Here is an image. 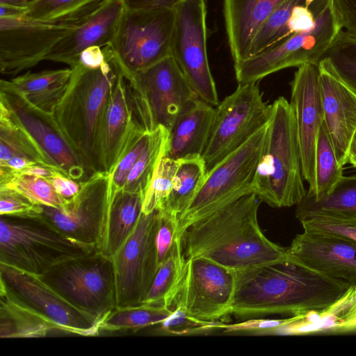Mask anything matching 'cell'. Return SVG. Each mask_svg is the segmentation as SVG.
Returning <instances> with one entry per match:
<instances>
[{
  "label": "cell",
  "instance_id": "cell-48",
  "mask_svg": "<svg viewBox=\"0 0 356 356\" xmlns=\"http://www.w3.org/2000/svg\"><path fill=\"white\" fill-rule=\"evenodd\" d=\"M342 29L356 38V0H332Z\"/></svg>",
  "mask_w": 356,
  "mask_h": 356
},
{
  "label": "cell",
  "instance_id": "cell-46",
  "mask_svg": "<svg viewBox=\"0 0 356 356\" xmlns=\"http://www.w3.org/2000/svg\"><path fill=\"white\" fill-rule=\"evenodd\" d=\"M178 218L161 209L156 243L158 262L166 257L177 233Z\"/></svg>",
  "mask_w": 356,
  "mask_h": 356
},
{
  "label": "cell",
  "instance_id": "cell-12",
  "mask_svg": "<svg viewBox=\"0 0 356 356\" xmlns=\"http://www.w3.org/2000/svg\"><path fill=\"white\" fill-rule=\"evenodd\" d=\"M90 14L60 21L37 19L25 13L0 17L1 74L15 76L45 60L53 48Z\"/></svg>",
  "mask_w": 356,
  "mask_h": 356
},
{
  "label": "cell",
  "instance_id": "cell-15",
  "mask_svg": "<svg viewBox=\"0 0 356 356\" xmlns=\"http://www.w3.org/2000/svg\"><path fill=\"white\" fill-rule=\"evenodd\" d=\"M110 202V175L95 172L81 182L80 191L59 208L41 205L39 214L57 229L97 248Z\"/></svg>",
  "mask_w": 356,
  "mask_h": 356
},
{
  "label": "cell",
  "instance_id": "cell-2",
  "mask_svg": "<svg viewBox=\"0 0 356 356\" xmlns=\"http://www.w3.org/2000/svg\"><path fill=\"white\" fill-rule=\"evenodd\" d=\"M350 285L292 261L257 266L236 272L231 314L300 315L329 306Z\"/></svg>",
  "mask_w": 356,
  "mask_h": 356
},
{
  "label": "cell",
  "instance_id": "cell-34",
  "mask_svg": "<svg viewBox=\"0 0 356 356\" xmlns=\"http://www.w3.org/2000/svg\"><path fill=\"white\" fill-rule=\"evenodd\" d=\"M322 211L356 216V175H343L331 192L319 200L305 195L296 205V217L300 221Z\"/></svg>",
  "mask_w": 356,
  "mask_h": 356
},
{
  "label": "cell",
  "instance_id": "cell-39",
  "mask_svg": "<svg viewBox=\"0 0 356 356\" xmlns=\"http://www.w3.org/2000/svg\"><path fill=\"white\" fill-rule=\"evenodd\" d=\"M106 0H36L25 15L37 19L60 21L84 17L101 6Z\"/></svg>",
  "mask_w": 356,
  "mask_h": 356
},
{
  "label": "cell",
  "instance_id": "cell-1",
  "mask_svg": "<svg viewBox=\"0 0 356 356\" xmlns=\"http://www.w3.org/2000/svg\"><path fill=\"white\" fill-rule=\"evenodd\" d=\"M261 202L252 193L189 225L181 234L185 258H204L235 272L290 261L286 248L272 242L260 228Z\"/></svg>",
  "mask_w": 356,
  "mask_h": 356
},
{
  "label": "cell",
  "instance_id": "cell-9",
  "mask_svg": "<svg viewBox=\"0 0 356 356\" xmlns=\"http://www.w3.org/2000/svg\"><path fill=\"white\" fill-rule=\"evenodd\" d=\"M175 19L173 9L124 10L108 46L125 76L171 55Z\"/></svg>",
  "mask_w": 356,
  "mask_h": 356
},
{
  "label": "cell",
  "instance_id": "cell-4",
  "mask_svg": "<svg viewBox=\"0 0 356 356\" xmlns=\"http://www.w3.org/2000/svg\"><path fill=\"white\" fill-rule=\"evenodd\" d=\"M303 179L294 113L290 102L280 97L270 104L253 193L273 207L297 205L307 191Z\"/></svg>",
  "mask_w": 356,
  "mask_h": 356
},
{
  "label": "cell",
  "instance_id": "cell-47",
  "mask_svg": "<svg viewBox=\"0 0 356 356\" xmlns=\"http://www.w3.org/2000/svg\"><path fill=\"white\" fill-rule=\"evenodd\" d=\"M295 319V316L284 319H250L241 323L225 324L221 329L225 332H250L259 334H268Z\"/></svg>",
  "mask_w": 356,
  "mask_h": 356
},
{
  "label": "cell",
  "instance_id": "cell-8",
  "mask_svg": "<svg viewBox=\"0 0 356 356\" xmlns=\"http://www.w3.org/2000/svg\"><path fill=\"white\" fill-rule=\"evenodd\" d=\"M125 77L136 118L147 132L159 126L169 131L177 117L198 98L171 55Z\"/></svg>",
  "mask_w": 356,
  "mask_h": 356
},
{
  "label": "cell",
  "instance_id": "cell-54",
  "mask_svg": "<svg viewBox=\"0 0 356 356\" xmlns=\"http://www.w3.org/2000/svg\"><path fill=\"white\" fill-rule=\"evenodd\" d=\"M348 163L351 164L353 167L356 168V159L350 161Z\"/></svg>",
  "mask_w": 356,
  "mask_h": 356
},
{
  "label": "cell",
  "instance_id": "cell-38",
  "mask_svg": "<svg viewBox=\"0 0 356 356\" xmlns=\"http://www.w3.org/2000/svg\"><path fill=\"white\" fill-rule=\"evenodd\" d=\"M0 187L15 191L40 205L59 208L67 201L48 179L37 176L0 171Z\"/></svg>",
  "mask_w": 356,
  "mask_h": 356
},
{
  "label": "cell",
  "instance_id": "cell-25",
  "mask_svg": "<svg viewBox=\"0 0 356 356\" xmlns=\"http://www.w3.org/2000/svg\"><path fill=\"white\" fill-rule=\"evenodd\" d=\"M216 108L197 98L176 118L170 129L165 154L181 160L202 156L206 147Z\"/></svg>",
  "mask_w": 356,
  "mask_h": 356
},
{
  "label": "cell",
  "instance_id": "cell-50",
  "mask_svg": "<svg viewBox=\"0 0 356 356\" xmlns=\"http://www.w3.org/2000/svg\"><path fill=\"white\" fill-rule=\"evenodd\" d=\"M48 180L57 193L65 200L74 197L81 188V182L75 181L62 172L56 173Z\"/></svg>",
  "mask_w": 356,
  "mask_h": 356
},
{
  "label": "cell",
  "instance_id": "cell-28",
  "mask_svg": "<svg viewBox=\"0 0 356 356\" xmlns=\"http://www.w3.org/2000/svg\"><path fill=\"white\" fill-rule=\"evenodd\" d=\"M71 74V67L28 71L8 80L1 79L0 85L18 92L40 110L52 113L67 90Z\"/></svg>",
  "mask_w": 356,
  "mask_h": 356
},
{
  "label": "cell",
  "instance_id": "cell-33",
  "mask_svg": "<svg viewBox=\"0 0 356 356\" xmlns=\"http://www.w3.org/2000/svg\"><path fill=\"white\" fill-rule=\"evenodd\" d=\"M343 176V166L339 163L324 120L320 127L315 150L314 185L307 195L319 200L333 189Z\"/></svg>",
  "mask_w": 356,
  "mask_h": 356
},
{
  "label": "cell",
  "instance_id": "cell-45",
  "mask_svg": "<svg viewBox=\"0 0 356 356\" xmlns=\"http://www.w3.org/2000/svg\"><path fill=\"white\" fill-rule=\"evenodd\" d=\"M41 211V205L15 191L0 187V215L37 216Z\"/></svg>",
  "mask_w": 356,
  "mask_h": 356
},
{
  "label": "cell",
  "instance_id": "cell-27",
  "mask_svg": "<svg viewBox=\"0 0 356 356\" xmlns=\"http://www.w3.org/2000/svg\"><path fill=\"white\" fill-rule=\"evenodd\" d=\"M145 195L120 190L110 193L102 238L97 251L111 258L134 230L140 217Z\"/></svg>",
  "mask_w": 356,
  "mask_h": 356
},
{
  "label": "cell",
  "instance_id": "cell-42",
  "mask_svg": "<svg viewBox=\"0 0 356 356\" xmlns=\"http://www.w3.org/2000/svg\"><path fill=\"white\" fill-rule=\"evenodd\" d=\"M304 230L323 231L346 236L356 242V216L322 211L300 220Z\"/></svg>",
  "mask_w": 356,
  "mask_h": 356
},
{
  "label": "cell",
  "instance_id": "cell-52",
  "mask_svg": "<svg viewBox=\"0 0 356 356\" xmlns=\"http://www.w3.org/2000/svg\"><path fill=\"white\" fill-rule=\"evenodd\" d=\"M36 0H0V4L26 9Z\"/></svg>",
  "mask_w": 356,
  "mask_h": 356
},
{
  "label": "cell",
  "instance_id": "cell-24",
  "mask_svg": "<svg viewBox=\"0 0 356 356\" xmlns=\"http://www.w3.org/2000/svg\"><path fill=\"white\" fill-rule=\"evenodd\" d=\"M286 0H224L223 15L234 65L249 57L257 32Z\"/></svg>",
  "mask_w": 356,
  "mask_h": 356
},
{
  "label": "cell",
  "instance_id": "cell-10",
  "mask_svg": "<svg viewBox=\"0 0 356 356\" xmlns=\"http://www.w3.org/2000/svg\"><path fill=\"white\" fill-rule=\"evenodd\" d=\"M341 29L331 0L310 29L294 33L234 64L238 83H257L268 75L287 67L318 63Z\"/></svg>",
  "mask_w": 356,
  "mask_h": 356
},
{
  "label": "cell",
  "instance_id": "cell-18",
  "mask_svg": "<svg viewBox=\"0 0 356 356\" xmlns=\"http://www.w3.org/2000/svg\"><path fill=\"white\" fill-rule=\"evenodd\" d=\"M0 103L10 110L65 175L79 182L92 175L60 130L52 113L40 110L18 92L2 85Z\"/></svg>",
  "mask_w": 356,
  "mask_h": 356
},
{
  "label": "cell",
  "instance_id": "cell-40",
  "mask_svg": "<svg viewBox=\"0 0 356 356\" xmlns=\"http://www.w3.org/2000/svg\"><path fill=\"white\" fill-rule=\"evenodd\" d=\"M301 0H286L261 26L253 38L249 57L291 35L289 21L293 8Z\"/></svg>",
  "mask_w": 356,
  "mask_h": 356
},
{
  "label": "cell",
  "instance_id": "cell-23",
  "mask_svg": "<svg viewBox=\"0 0 356 356\" xmlns=\"http://www.w3.org/2000/svg\"><path fill=\"white\" fill-rule=\"evenodd\" d=\"M124 10L119 0H106L62 39L45 60L64 63L72 68L78 64L80 54L85 49L110 45Z\"/></svg>",
  "mask_w": 356,
  "mask_h": 356
},
{
  "label": "cell",
  "instance_id": "cell-21",
  "mask_svg": "<svg viewBox=\"0 0 356 356\" xmlns=\"http://www.w3.org/2000/svg\"><path fill=\"white\" fill-rule=\"evenodd\" d=\"M318 63L298 66L291 82V102L300 145L302 172L309 188L314 185L315 150L324 115Z\"/></svg>",
  "mask_w": 356,
  "mask_h": 356
},
{
  "label": "cell",
  "instance_id": "cell-14",
  "mask_svg": "<svg viewBox=\"0 0 356 356\" xmlns=\"http://www.w3.org/2000/svg\"><path fill=\"white\" fill-rule=\"evenodd\" d=\"M161 209L145 214L124 243L111 257L116 307L138 305L145 298L159 268L156 238Z\"/></svg>",
  "mask_w": 356,
  "mask_h": 356
},
{
  "label": "cell",
  "instance_id": "cell-5",
  "mask_svg": "<svg viewBox=\"0 0 356 356\" xmlns=\"http://www.w3.org/2000/svg\"><path fill=\"white\" fill-rule=\"evenodd\" d=\"M96 247L65 235L39 215H1L0 264L40 275L70 258Z\"/></svg>",
  "mask_w": 356,
  "mask_h": 356
},
{
  "label": "cell",
  "instance_id": "cell-3",
  "mask_svg": "<svg viewBox=\"0 0 356 356\" xmlns=\"http://www.w3.org/2000/svg\"><path fill=\"white\" fill-rule=\"evenodd\" d=\"M103 48L106 60L99 67L89 68L78 63L72 68L67 90L52 112L91 175L99 172V130L104 106L120 73L109 46Z\"/></svg>",
  "mask_w": 356,
  "mask_h": 356
},
{
  "label": "cell",
  "instance_id": "cell-49",
  "mask_svg": "<svg viewBox=\"0 0 356 356\" xmlns=\"http://www.w3.org/2000/svg\"><path fill=\"white\" fill-rule=\"evenodd\" d=\"M124 10L130 11L173 9L181 0H119Z\"/></svg>",
  "mask_w": 356,
  "mask_h": 356
},
{
  "label": "cell",
  "instance_id": "cell-53",
  "mask_svg": "<svg viewBox=\"0 0 356 356\" xmlns=\"http://www.w3.org/2000/svg\"><path fill=\"white\" fill-rule=\"evenodd\" d=\"M356 159V129L353 135L348 153V163L350 161Z\"/></svg>",
  "mask_w": 356,
  "mask_h": 356
},
{
  "label": "cell",
  "instance_id": "cell-13",
  "mask_svg": "<svg viewBox=\"0 0 356 356\" xmlns=\"http://www.w3.org/2000/svg\"><path fill=\"white\" fill-rule=\"evenodd\" d=\"M175 11L171 56L197 97L216 106L218 95L207 47L206 0H181Z\"/></svg>",
  "mask_w": 356,
  "mask_h": 356
},
{
  "label": "cell",
  "instance_id": "cell-35",
  "mask_svg": "<svg viewBox=\"0 0 356 356\" xmlns=\"http://www.w3.org/2000/svg\"><path fill=\"white\" fill-rule=\"evenodd\" d=\"M168 134V130L162 126L151 132L147 147L130 171L122 190L145 195L159 161L166 151Z\"/></svg>",
  "mask_w": 356,
  "mask_h": 356
},
{
  "label": "cell",
  "instance_id": "cell-30",
  "mask_svg": "<svg viewBox=\"0 0 356 356\" xmlns=\"http://www.w3.org/2000/svg\"><path fill=\"white\" fill-rule=\"evenodd\" d=\"M185 264L181 235L177 234L169 253L159 264L152 286L141 304L171 309L181 286Z\"/></svg>",
  "mask_w": 356,
  "mask_h": 356
},
{
  "label": "cell",
  "instance_id": "cell-37",
  "mask_svg": "<svg viewBox=\"0 0 356 356\" xmlns=\"http://www.w3.org/2000/svg\"><path fill=\"white\" fill-rule=\"evenodd\" d=\"M356 95V38L341 29L321 59Z\"/></svg>",
  "mask_w": 356,
  "mask_h": 356
},
{
  "label": "cell",
  "instance_id": "cell-29",
  "mask_svg": "<svg viewBox=\"0 0 356 356\" xmlns=\"http://www.w3.org/2000/svg\"><path fill=\"white\" fill-rule=\"evenodd\" d=\"M62 332L53 322L0 285V337L35 338Z\"/></svg>",
  "mask_w": 356,
  "mask_h": 356
},
{
  "label": "cell",
  "instance_id": "cell-44",
  "mask_svg": "<svg viewBox=\"0 0 356 356\" xmlns=\"http://www.w3.org/2000/svg\"><path fill=\"white\" fill-rule=\"evenodd\" d=\"M151 132L145 133L123 154L113 170L109 173L110 193H114L123 188L130 171L147 147Z\"/></svg>",
  "mask_w": 356,
  "mask_h": 356
},
{
  "label": "cell",
  "instance_id": "cell-31",
  "mask_svg": "<svg viewBox=\"0 0 356 356\" xmlns=\"http://www.w3.org/2000/svg\"><path fill=\"white\" fill-rule=\"evenodd\" d=\"M13 156L58 168L10 110L0 103V163Z\"/></svg>",
  "mask_w": 356,
  "mask_h": 356
},
{
  "label": "cell",
  "instance_id": "cell-32",
  "mask_svg": "<svg viewBox=\"0 0 356 356\" xmlns=\"http://www.w3.org/2000/svg\"><path fill=\"white\" fill-rule=\"evenodd\" d=\"M178 161L172 191L161 209L177 218L192 202L207 177L205 163L202 156Z\"/></svg>",
  "mask_w": 356,
  "mask_h": 356
},
{
  "label": "cell",
  "instance_id": "cell-17",
  "mask_svg": "<svg viewBox=\"0 0 356 356\" xmlns=\"http://www.w3.org/2000/svg\"><path fill=\"white\" fill-rule=\"evenodd\" d=\"M0 285L56 324L64 333L96 336L100 325L52 289L38 275L0 264Z\"/></svg>",
  "mask_w": 356,
  "mask_h": 356
},
{
  "label": "cell",
  "instance_id": "cell-43",
  "mask_svg": "<svg viewBox=\"0 0 356 356\" xmlns=\"http://www.w3.org/2000/svg\"><path fill=\"white\" fill-rule=\"evenodd\" d=\"M223 324L218 321H204L187 314L177 306L171 314L161 323L159 331L172 335H184L204 332L213 329H221Z\"/></svg>",
  "mask_w": 356,
  "mask_h": 356
},
{
  "label": "cell",
  "instance_id": "cell-51",
  "mask_svg": "<svg viewBox=\"0 0 356 356\" xmlns=\"http://www.w3.org/2000/svg\"><path fill=\"white\" fill-rule=\"evenodd\" d=\"M106 60V56L104 48L94 46L81 53L78 63L89 68H97L101 66Z\"/></svg>",
  "mask_w": 356,
  "mask_h": 356
},
{
  "label": "cell",
  "instance_id": "cell-26",
  "mask_svg": "<svg viewBox=\"0 0 356 356\" xmlns=\"http://www.w3.org/2000/svg\"><path fill=\"white\" fill-rule=\"evenodd\" d=\"M356 331V284L329 306L319 310L295 316V319L270 334L300 335L341 334Z\"/></svg>",
  "mask_w": 356,
  "mask_h": 356
},
{
  "label": "cell",
  "instance_id": "cell-16",
  "mask_svg": "<svg viewBox=\"0 0 356 356\" xmlns=\"http://www.w3.org/2000/svg\"><path fill=\"white\" fill-rule=\"evenodd\" d=\"M235 284V271L204 258L186 259L174 304L196 318L218 321L231 314Z\"/></svg>",
  "mask_w": 356,
  "mask_h": 356
},
{
  "label": "cell",
  "instance_id": "cell-20",
  "mask_svg": "<svg viewBox=\"0 0 356 356\" xmlns=\"http://www.w3.org/2000/svg\"><path fill=\"white\" fill-rule=\"evenodd\" d=\"M290 261L356 284V242L341 235L304 230L286 248Z\"/></svg>",
  "mask_w": 356,
  "mask_h": 356
},
{
  "label": "cell",
  "instance_id": "cell-11",
  "mask_svg": "<svg viewBox=\"0 0 356 356\" xmlns=\"http://www.w3.org/2000/svg\"><path fill=\"white\" fill-rule=\"evenodd\" d=\"M216 108L210 135L202 155L207 174L266 125L270 105L257 83L238 84Z\"/></svg>",
  "mask_w": 356,
  "mask_h": 356
},
{
  "label": "cell",
  "instance_id": "cell-6",
  "mask_svg": "<svg viewBox=\"0 0 356 356\" xmlns=\"http://www.w3.org/2000/svg\"><path fill=\"white\" fill-rule=\"evenodd\" d=\"M38 276L99 325L116 307L112 259L97 250L64 260Z\"/></svg>",
  "mask_w": 356,
  "mask_h": 356
},
{
  "label": "cell",
  "instance_id": "cell-41",
  "mask_svg": "<svg viewBox=\"0 0 356 356\" xmlns=\"http://www.w3.org/2000/svg\"><path fill=\"white\" fill-rule=\"evenodd\" d=\"M178 163V160L168 156L165 152L162 156L144 197L143 213L163 208L172 191Z\"/></svg>",
  "mask_w": 356,
  "mask_h": 356
},
{
  "label": "cell",
  "instance_id": "cell-22",
  "mask_svg": "<svg viewBox=\"0 0 356 356\" xmlns=\"http://www.w3.org/2000/svg\"><path fill=\"white\" fill-rule=\"evenodd\" d=\"M319 82L324 122L341 165L348 163V153L356 129V95L323 61H318Z\"/></svg>",
  "mask_w": 356,
  "mask_h": 356
},
{
  "label": "cell",
  "instance_id": "cell-19",
  "mask_svg": "<svg viewBox=\"0 0 356 356\" xmlns=\"http://www.w3.org/2000/svg\"><path fill=\"white\" fill-rule=\"evenodd\" d=\"M146 132L136 118L128 79L120 70L104 106L99 130V171L110 173L122 154Z\"/></svg>",
  "mask_w": 356,
  "mask_h": 356
},
{
  "label": "cell",
  "instance_id": "cell-7",
  "mask_svg": "<svg viewBox=\"0 0 356 356\" xmlns=\"http://www.w3.org/2000/svg\"><path fill=\"white\" fill-rule=\"evenodd\" d=\"M266 132L267 124L207 174L202 188L178 218L177 234L197 220L253 193Z\"/></svg>",
  "mask_w": 356,
  "mask_h": 356
},
{
  "label": "cell",
  "instance_id": "cell-36",
  "mask_svg": "<svg viewBox=\"0 0 356 356\" xmlns=\"http://www.w3.org/2000/svg\"><path fill=\"white\" fill-rule=\"evenodd\" d=\"M172 312L170 308L146 304L115 307L101 323L100 331L136 332L161 323Z\"/></svg>",
  "mask_w": 356,
  "mask_h": 356
}]
</instances>
